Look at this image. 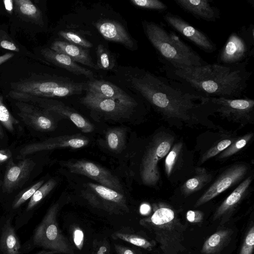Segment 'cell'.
<instances>
[{"label":"cell","mask_w":254,"mask_h":254,"mask_svg":"<svg viewBox=\"0 0 254 254\" xmlns=\"http://www.w3.org/2000/svg\"><path fill=\"white\" fill-rule=\"evenodd\" d=\"M131 85L165 121L175 125L207 123L208 116L214 113L209 98L167 77L141 70L131 76Z\"/></svg>","instance_id":"1"},{"label":"cell","mask_w":254,"mask_h":254,"mask_svg":"<svg viewBox=\"0 0 254 254\" xmlns=\"http://www.w3.org/2000/svg\"><path fill=\"white\" fill-rule=\"evenodd\" d=\"M249 60L232 65L218 63L183 69L163 65L166 77L205 98H240L252 72L247 69Z\"/></svg>","instance_id":"2"},{"label":"cell","mask_w":254,"mask_h":254,"mask_svg":"<svg viewBox=\"0 0 254 254\" xmlns=\"http://www.w3.org/2000/svg\"><path fill=\"white\" fill-rule=\"evenodd\" d=\"M144 33L163 65L183 69L208 64L173 31L153 21L142 23Z\"/></svg>","instance_id":"3"},{"label":"cell","mask_w":254,"mask_h":254,"mask_svg":"<svg viewBox=\"0 0 254 254\" xmlns=\"http://www.w3.org/2000/svg\"><path fill=\"white\" fill-rule=\"evenodd\" d=\"M153 212L139 220V224L150 231L160 244L163 254H181L184 245L187 225L183 224L176 210L164 202L153 204Z\"/></svg>","instance_id":"4"},{"label":"cell","mask_w":254,"mask_h":254,"mask_svg":"<svg viewBox=\"0 0 254 254\" xmlns=\"http://www.w3.org/2000/svg\"><path fill=\"white\" fill-rule=\"evenodd\" d=\"M86 83L59 80H30L12 83L8 96L17 101L28 102L35 98L64 97L79 94Z\"/></svg>","instance_id":"5"},{"label":"cell","mask_w":254,"mask_h":254,"mask_svg":"<svg viewBox=\"0 0 254 254\" xmlns=\"http://www.w3.org/2000/svg\"><path fill=\"white\" fill-rule=\"evenodd\" d=\"M59 209L58 203L53 204L49 208L35 230L33 244L51 253L74 254L72 245L59 229L57 220Z\"/></svg>","instance_id":"6"},{"label":"cell","mask_w":254,"mask_h":254,"mask_svg":"<svg viewBox=\"0 0 254 254\" xmlns=\"http://www.w3.org/2000/svg\"><path fill=\"white\" fill-rule=\"evenodd\" d=\"M175 140L172 135L164 131L158 132L152 137L143 155L140 175L143 184L155 186L160 180L158 164L171 150Z\"/></svg>","instance_id":"7"},{"label":"cell","mask_w":254,"mask_h":254,"mask_svg":"<svg viewBox=\"0 0 254 254\" xmlns=\"http://www.w3.org/2000/svg\"><path fill=\"white\" fill-rule=\"evenodd\" d=\"M254 50V26H243L230 34L218 55L217 63L232 65L242 63L250 59Z\"/></svg>","instance_id":"8"},{"label":"cell","mask_w":254,"mask_h":254,"mask_svg":"<svg viewBox=\"0 0 254 254\" xmlns=\"http://www.w3.org/2000/svg\"><path fill=\"white\" fill-rule=\"evenodd\" d=\"M82 195L93 207L110 214L123 215L129 211L124 194L100 184L86 183Z\"/></svg>","instance_id":"9"},{"label":"cell","mask_w":254,"mask_h":254,"mask_svg":"<svg viewBox=\"0 0 254 254\" xmlns=\"http://www.w3.org/2000/svg\"><path fill=\"white\" fill-rule=\"evenodd\" d=\"M213 113L222 118L245 126L252 123L254 118V100L244 98H209Z\"/></svg>","instance_id":"10"},{"label":"cell","mask_w":254,"mask_h":254,"mask_svg":"<svg viewBox=\"0 0 254 254\" xmlns=\"http://www.w3.org/2000/svg\"><path fill=\"white\" fill-rule=\"evenodd\" d=\"M64 166L72 173L89 178L100 185L124 194V189L117 177L105 168L94 162L83 159L64 161Z\"/></svg>","instance_id":"11"},{"label":"cell","mask_w":254,"mask_h":254,"mask_svg":"<svg viewBox=\"0 0 254 254\" xmlns=\"http://www.w3.org/2000/svg\"><path fill=\"white\" fill-rule=\"evenodd\" d=\"M81 103L105 119L118 121L128 117L134 107L87 91Z\"/></svg>","instance_id":"12"},{"label":"cell","mask_w":254,"mask_h":254,"mask_svg":"<svg viewBox=\"0 0 254 254\" xmlns=\"http://www.w3.org/2000/svg\"><path fill=\"white\" fill-rule=\"evenodd\" d=\"M163 18L169 26L202 51L210 54L216 50V44L205 33L192 26L179 15L168 12Z\"/></svg>","instance_id":"13"},{"label":"cell","mask_w":254,"mask_h":254,"mask_svg":"<svg viewBox=\"0 0 254 254\" xmlns=\"http://www.w3.org/2000/svg\"><path fill=\"white\" fill-rule=\"evenodd\" d=\"M248 170V165L242 163L234 164L227 168L197 199L194 207L205 204L238 183L245 177Z\"/></svg>","instance_id":"14"},{"label":"cell","mask_w":254,"mask_h":254,"mask_svg":"<svg viewBox=\"0 0 254 254\" xmlns=\"http://www.w3.org/2000/svg\"><path fill=\"white\" fill-rule=\"evenodd\" d=\"M89 143V139L80 134L61 135L26 145L19 151L18 158H22L34 153L57 148L78 149L87 146Z\"/></svg>","instance_id":"15"},{"label":"cell","mask_w":254,"mask_h":254,"mask_svg":"<svg viewBox=\"0 0 254 254\" xmlns=\"http://www.w3.org/2000/svg\"><path fill=\"white\" fill-rule=\"evenodd\" d=\"M15 105L18 109L17 115L30 127L44 132L56 129L57 122L51 113L29 103L17 101Z\"/></svg>","instance_id":"16"},{"label":"cell","mask_w":254,"mask_h":254,"mask_svg":"<svg viewBox=\"0 0 254 254\" xmlns=\"http://www.w3.org/2000/svg\"><path fill=\"white\" fill-rule=\"evenodd\" d=\"M27 103H31L51 113H55L71 121L81 132L90 133L94 131V126L86 118L63 103L47 98H35Z\"/></svg>","instance_id":"17"},{"label":"cell","mask_w":254,"mask_h":254,"mask_svg":"<svg viewBox=\"0 0 254 254\" xmlns=\"http://www.w3.org/2000/svg\"><path fill=\"white\" fill-rule=\"evenodd\" d=\"M35 163L30 158H24L14 163L10 160L4 176L2 190L10 193L20 187L28 179Z\"/></svg>","instance_id":"18"},{"label":"cell","mask_w":254,"mask_h":254,"mask_svg":"<svg viewBox=\"0 0 254 254\" xmlns=\"http://www.w3.org/2000/svg\"><path fill=\"white\" fill-rule=\"evenodd\" d=\"M176 4L197 19L215 22L220 17L219 9L208 0H174Z\"/></svg>","instance_id":"19"},{"label":"cell","mask_w":254,"mask_h":254,"mask_svg":"<svg viewBox=\"0 0 254 254\" xmlns=\"http://www.w3.org/2000/svg\"><path fill=\"white\" fill-rule=\"evenodd\" d=\"M86 84L87 91L94 93L104 97L124 103L135 107L136 101L125 91L116 85L103 80H91Z\"/></svg>","instance_id":"20"},{"label":"cell","mask_w":254,"mask_h":254,"mask_svg":"<svg viewBox=\"0 0 254 254\" xmlns=\"http://www.w3.org/2000/svg\"><path fill=\"white\" fill-rule=\"evenodd\" d=\"M95 26L106 40L120 43L128 49H133L134 44L132 38L119 22L103 19L96 23Z\"/></svg>","instance_id":"21"},{"label":"cell","mask_w":254,"mask_h":254,"mask_svg":"<svg viewBox=\"0 0 254 254\" xmlns=\"http://www.w3.org/2000/svg\"><path fill=\"white\" fill-rule=\"evenodd\" d=\"M252 182V176H250L238 185L216 209L213 216V221H226L246 196Z\"/></svg>","instance_id":"22"},{"label":"cell","mask_w":254,"mask_h":254,"mask_svg":"<svg viewBox=\"0 0 254 254\" xmlns=\"http://www.w3.org/2000/svg\"><path fill=\"white\" fill-rule=\"evenodd\" d=\"M43 56L48 61L76 75H83L92 79L94 75L89 69L80 66L68 56L55 52L50 48L41 50Z\"/></svg>","instance_id":"23"},{"label":"cell","mask_w":254,"mask_h":254,"mask_svg":"<svg viewBox=\"0 0 254 254\" xmlns=\"http://www.w3.org/2000/svg\"><path fill=\"white\" fill-rule=\"evenodd\" d=\"M50 48L68 56L75 62L96 68L88 51L80 46L63 41H56L52 44Z\"/></svg>","instance_id":"24"},{"label":"cell","mask_w":254,"mask_h":254,"mask_svg":"<svg viewBox=\"0 0 254 254\" xmlns=\"http://www.w3.org/2000/svg\"><path fill=\"white\" fill-rule=\"evenodd\" d=\"M233 231L229 228L220 229L209 237L204 242L202 254H217L229 243Z\"/></svg>","instance_id":"25"},{"label":"cell","mask_w":254,"mask_h":254,"mask_svg":"<svg viewBox=\"0 0 254 254\" xmlns=\"http://www.w3.org/2000/svg\"><path fill=\"white\" fill-rule=\"evenodd\" d=\"M20 242L9 222L3 226L0 236V251L3 254H19Z\"/></svg>","instance_id":"26"},{"label":"cell","mask_w":254,"mask_h":254,"mask_svg":"<svg viewBox=\"0 0 254 254\" xmlns=\"http://www.w3.org/2000/svg\"><path fill=\"white\" fill-rule=\"evenodd\" d=\"M212 179V176L206 169L197 168L194 175L188 180L183 185L181 190L186 196L194 192L208 183Z\"/></svg>","instance_id":"27"},{"label":"cell","mask_w":254,"mask_h":254,"mask_svg":"<svg viewBox=\"0 0 254 254\" xmlns=\"http://www.w3.org/2000/svg\"><path fill=\"white\" fill-rule=\"evenodd\" d=\"M17 12L23 17L43 25L42 14L40 9L30 0H14Z\"/></svg>","instance_id":"28"},{"label":"cell","mask_w":254,"mask_h":254,"mask_svg":"<svg viewBox=\"0 0 254 254\" xmlns=\"http://www.w3.org/2000/svg\"><path fill=\"white\" fill-rule=\"evenodd\" d=\"M127 129L116 127L108 129L105 135L107 147L112 151L119 153L125 147Z\"/></svg>","instance_id":"29"},{"label":"cell","mask_w":254,"mask_h":254,"mask_svg":"<svg viewBox=\"0 0 254 254\" xmlns=\"http://www.w3.org/2000/svg\"><path fill=\"white\" fill-rule=\"evenodd\" d=\"M114 239H120L143 249L151 251L156 245L153 240H148L140 236L134 234L116 232L112 234Z\"/></svg>","instance_id":"30"},{"label":"cell","mask_w":254,"mask_h":254,"mask_svg":"<svg viewBox=\"0 0 254 254\" xmlns=\"http://www.w3.org/2000/svg\"><path fill=\"white\" fill-rule=\"evenodd\" d=\"M253 135V132H249L235 138L233 142L219 154L218 159H224L231 157L246 146Z\"/></svg>","instance_id":"31"},{"label":"cell","mask_w":254,"mask_h":254,"mask_svg":"<svg viewBox=\"0 0 254 254\" xmlns=\"http://www.w3.org/2000/svg\"><path fill=\"white\" fill-rule=\"evenodd\" d=\"M56 185L57 181L53 179L43 184L29 199L26 210L29 211L32 209L54 189Z\"/></svg>","instance_id":"32"},{"label":"cell","mask_w":254,"mask_h":254,"mask_svg":"<svg viewBox=\"0 0 254 254\" xmlns=\"http://www.w3.org/2000/svg\"><path fill=\"white\" fill-rule=\"evenodd\" d=\"M97 69H112L115 66V61L109 51L102 45H98L96 51Z\"/></svg>","instance_id":"33"},{"label":"cell","mask_w":254,"mask_h":254,"mask_svg":"<svg viewBox=\"0 0 254 254\" xmlns=\"http://www.w3.org/2000/svg\"><path fill=\"white\" fill-rule=\"evenodd\" d=\"M183 144L182 142L174 144L168 154L165 161V170L166 175L169 177L171 175L175 166L179 160L183 150Z\"/></svg>","instance_id":"34"},{"label":"cell","mask_w":254,"mask_h":254,"mask_svg":"<svg viewBox=\"0 0 254 254\" xmlns=\"http://www.w3.org/2000/svg\"><path fill=\"white\" fill-rule=\"evenodd\" d=\"M0 123L10 132L14 131L15 126L19 123V121L13 116L5 106L3 96L1 95H0Z\"/></svg>","instance_id":"35"},{"label":"cell","mask_w":254,"mask_h":254,"mask_svg":"<svg viewBox=\"0 0 254 254\" xmlns=\"http://www.w3.org/2000/svg\"><path fill=\"white\" fill-rule=\"evenodd\" d=\"M235 137L224 138L213 145L200 157L199 163L201 164L209 159L219 154L226 149L234 140Z\"/></svg>","instance_id":"36"},{"label":"cell","mask_w":254,"mask_h":254,"mask_svg":"<svg viewBox=\"0 0 254 254\" xmlns=\"http://www.w3.org/2000/svg\"><path fill=\"white\" fill-rule=\"evenodd\" d=\"M44 182L43 180L39 181L30 187L21 191L15 197L12 203V208L16 209L30 199L35 191L44 184Z\"/></svg>","instance_id":"37"},{"label":"cell","mask_w":254,"mask_h":254,"mask_svg":"<svg viewBox=\"0 0 254 254\" xmlns=\"http://www.w3.org/2000/svg\"><path fill=\"white\" fill-rule=\"evenodd\" d=\"M131 3L140 8L162 12L168 9V6L159 0H130Z\"/></svg>","instance_id":"38"},{"label":"cell","mask_w":254,"mask_h":254,"mask_svg":"<svg viewBox=\"0 0 254 254\" xmlns=\"http://www.w3.org/2000/svg\"><path fill=\"white\" fill-rule=\"evenodd\" d=\"M59 34L61 37L70 42V43L82 48H90L93 46L91 43L74 32L60 31Z\"/></svg>","instance_id":"39"},{"label":"cell","mask_w":254,"mask_h":254,"mask_svg":"<svg viewBox=\"0 0 254 254\" xmlns=\"http://www.w3.org/2000/svg\"><path fill=\"white\" fill-rule=\"evenodd\" d=\"M254 247V227L253 225L247 232L239 254H252Z\"/></svg>","instance_id":"40"},{"label":"cell","mask_w":254,"mask_h":254,"mask_svg":"<svg viewBox=\"0 0 254 254\" xmlns=\"http://www.w3.org/2000/svg\"><path fill=\"white\" fill-rule=\"evenodd\" d=\"M111 247L106 239L95 240L93 242V249L91 254H110Z\"/></svg>","instance_id":"41"},{"label":"cell","mask_w":254,"mask_h":254,"mask_svg":"<svg viewBox=\"0 0 254 254\" xmlns=\"http://www.w3.org/2000/svg\"><path fill=\"white\" fill-rule=\"evenodd\" d=\"M72 238L76 247L79 250H82L84 244V235L80 227L76 226L73 228Z\"/></svg>","instance_id":"42"},{"label":"cell","mask_w":254,"mask_h":254,"mask_svg":"<svg viewBox=\"0 0 254 254\" xmlns=\"http://www.w3.org/2000/svg\"><path fill=\"white\" fill-rule=\"evenodd\" d=\"M203 218V212L199 210H189L186 214L187 220L191 223H201Z\"/></svg>","instance_id":"43"},{"label":"cell","mask_w":254,"mask_h":254,"mask_svg":"<svg viewBox=\"0 0 254 254\" xmlns=\"http://www.w3.org/2000/svg\"><path fill=\"white\" fill-rule=\"evenodd\" d=\"M0 47L12 51L18 52L19 51V48L13 42L6 39H3L0 41Z\"/></svg>","instance_id":"44"},{"label":"cell","mask_w":254,"mask_h":254,"mask_svg":"<svg viewBox=\"0 0 254 254\" xmlns=\"http://www.w3.org/2000/svg\"><path fill=\"white\" fill-rule=\"evenodd\" d=\"M12 156V153L9 149H0V164L8 163L11 160Z\"/></svg>","instance_id":"45"},{"label":"cell","mask_w":254,"mask_h":254,"mask_svg":"<svg viewBox=\"0 0 254 254\" xmlns=\"http://www.w3.org/2000/svg\"><path fill=\"white\" fill-rule=\"evenodd\" d=\"M115 249L117 254H136L131 249L119 244L115 245Z\"/></svg>","instance_id":"46"},{"label":"cell","mask_w":254,"mask_h":254,"mask_svg":"<svg viewBox=\"0 0 254 254\" xmlns=\"http://www.w3.org/2000/svg\"><path fill=\"white\" fill-rule=\"evenodd\" d=\"M3 5L6 11L11 14L13 9V0H3Z\"/></svg>","instance_id":"47"},{"label":"cell","mask_w":254,"mask_h":254,"mask_svg":"<svg viewBox=\"0 0 254 254\" xmlns=\"http://www.w3.org/2000/svg\"><path fill=\"white\" fill-rule=\"evenodd\" d=\"M14 56V54L7 53L3 55H0V65L6 62Z\"/></svg>","instance_id":"48"},{"label":"cell","mask_w":254,"mask_h":254,"mask_svg":"<svg viewBox=\"0 0 254 254\" xmlns=\"http://www.w3.org/2000/svg\"><path fill=\"white\" fill-rule=\"evenodd\" d=\"M150 209V206L146 204H142L140 207V212L143 214H145L149 211Z\"/></svg>","instance_id":"49"},{"label":"cell","mask_w":254,"mask_h":254,"mask_svg":"<svg viewBox=\"0 0 254 254\" xmlns=\"http://www.w3.org/2000/svg\"><path fill=\"white\" fill-rule=\"evenodd\" d=\"M3 137V131L2 127V125L0 123V139L2 138Z\"/></svg>","instance_id":"50"}]
</instances>
